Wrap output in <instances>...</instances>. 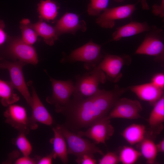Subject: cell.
<instances>
[{"label": "cell", "instance_id": "cell-22", "mask_svg": "<svg viewBox=\"0 0 164 164\" xmlns=\"http://www.w3.org/2000/svg\"><path fill=\"white\" fill-rule=\"evenodd\" d=\"M153 106L148 121L152 130L160 127L164 122V95Z\"/></svg>", "mask_w": 164, "mask_h": 164}, {"label": "cell", "instance_id": "cell-9", "mask_svg": "<svg viewBox=\"0 0 164 164\" xmlns=\"http://www.w3.org/2000/svg\"><path fill=\"white\" fill-rule=\"evenodd\" d=\"M136 9L135 4L107 8L98 16L96 22L103 28L112 29L114 26L117 20L130 18Z\"/></svg>", "mask_w": 164, "mask_h": 164}, {"label": "cell", "instance_id": "cell-29", "mask_svg": "<svg viewBox=\"0 0 164 164\" xmlns=\"http://www.w3.org/2000/svg\"><path fill=\"white\" fill-rule=\"evenodd\" d=\"M98 160L99 164H117L119 163V155L114 152H108Z\"/></svg>", "mask_w": 164, "mask_h": 164}, {"label": "cell", "instance_id": "cell-18", "mask_svg": "<svg viewBox=\"0 0 164 164\" xmlns=\"http://www.w3.org/2000/svg\"><path fill=\"white\" fill-rule=\"evenodd\" d=\"M54 137L50 140V142L53 145L52 152L53 158H59L64 164L68 162L67 149L65 139L60 131L56 127L52 128Z\"/></svg>", "mask_w": 164, "mask_h": 164}, {"label": "cell", "instance_id": "cell-14", "mask_svg": "<svg viewBox=\"0 0 164 164\" xmlns=\"http://www.w3.org/2000/svg\"><path fill=\"white\" fill-rule=\"evenodd\" d=\"M54 27L59 36L66 33L74 34L78 30L84 32L87 29L85 22L80 20L77 15L70 12L65 13Z\"/></svg>", "mask_w": 164, "mask_h": 164}, {"label": "cell", "instance_id": "cell-20", "mask_svg": "<svg viewBox=\"0 0 164 164\" xmlns=\"http://www.w3.org/2000/svg\"><path fill=\"white\" fill-rule=\"evenodd\" d=\"M145 125L134 123L126 128L121 134L129 144L133 145L140 143L145 138Z\"/></svg>", "mask_w": 164, "mask_h": 164}, {"label": "cell", "instance_id": "cell-26", "mask_svg": "<svg viewBox=\"0 0 164 164\" xmlns=\"http://www.w3.org/2000/svg\"><path fill=\"white\" fill-rule=\"evenodd\" d=\"M30 22L28 19H23L20 22V28L22 32V39L26 43L32 45L37 40L38 36L30 26Z\"/></svg>", "mask_w": 164, "mask_h": 164}, {"label": "cell", "instance_id": "cell-12", "mask_svg": "<svg viewBox=\"0 0 164 164\" xmlns=\"http://www.w3.org/2000/svg\"><path fill=\"white\" fill-rule=\"evenodd\" d=\"M52 88V94L46 98L49 104L55 108L62 106L70 100L74 90V84L71 80L66 81L57 80L50 77Z\"/></svg>", "mask_w": 164, "mask_h": 164}, {"label": "cell", "instance_id": "cell-17", "mask_svg": "<svg viewBox=\"0 0 164 164\" xmlns=\"http://www.w3.org/2000/svg\"><path fill=\"white\" fill-rule=\"evenodd\" d=\"M151 29L146 22L132 21L116 28L112 34V40L118 41L121 39L149 31Z\"/></svg>", "mask_w": 164, "mask_h": 164}, {"label": "cell", "instance_id": "cell-2", "mask_svg": "<svg viewBox=\"0 0 164 164\" xmlns=\"http://www.w3.org/2000/svg\"><path fill=\"white\" fill-rule=\"evenodd\" d=\"M73 97L86 98L95 94L99 89L100 83H104L106 77L104 73L97 66L82 76H77Z\"/></svg>", "mask_w": 164, "mask_h": 164}, {"label": "cell", "instance_id": "cell-4", "mask_svg": "<svg viewBox=\"0 0 164 164\" xmlns=\"http://www.w3.org/2000/svg\"><path fill=\"white\" fill-rule=\"evenodd\" d=\"M56 127L61 132L67 142L68 154L74 155L77 157L85 154L104 155L102 151L94 142L82 138L69 130L63 125L58 124Z\"/></svg>", "mask_w": 164, "mask_h": 164}, {"label": "cell", "instance_id": "cell-30", "mask_svg": "<svg viewBox=\"0 0 164 164\" xmlns=\"http://www.w3.org/2000/svg\"><path fill=\"white\" fill-rule=\"evenodd\" d=\"M76 161L77 163L80 164L97 163V161L94 159V155L89 154H84L77 157Z\"/></svg>", "mask_w": 164, "mask_h": 164}, {"label": "cell", "instance_id": "cell-6", "mask_svg": "<svg viewBox=\"0 0 164 164\" xmlns=\"http://www.w3.org/2000/svg\"><path fill=\"white\" fill-rule=\"evenodd\" d=\"M8 107L3 114L6 123L26 135L29 133L30 130L37 128V124L28 116L24 107L14 104Z\"/></svg>", "mask_w": 164, "mask_h": 164}, {"label": "cell", "instance_id": "cell-23", "mask_svg": "<svg viewBox=\"0 0 164 164\" xmlns=\"http://www.w3.org/2000/svg\"><path fill=\"white\" fill-rule=\"evenodd\" d=\"M59 9L56 2L51 0H42L38 5V10L40 18L47 21L55 18Z\"/></svg>", "mask_w": 164, "mask_h": 164}, {"label": "cell", "instance_id": "cell-35", "mask_svg": "<svg viewBox=\"0 0 164 164\" xmlns=\"http://www.w3.org/2000/svg\"><path fill=\"white\" fill-rule=\"evenodd\" d=\"M53 158L52 152L43 157L40 158L38 160V164H51L52 163V159Z\"/></svg>", "mask_w": 164, "mask_h": 164}, {"label": "cell", "instance_id": "cell-36", "mask_svg": "<svg viewBox=\"0 0 164 164\" xmlns=\"http://www.w3.org/2000/svg\"><path fill=\"white\" fill-rule=\"evenodd\" d=\"M156 148L158 152L164 153V139L161 140L158 144H156Z\"/></svg>", "mask_w": 164, "mask_h": 164}, {"label": "cell", "instance_id": "cell-39", "mask_svg": "<svg viewBox=\"0 0 164 164\" xmlns=\"http://www.w3.org/2000/svg\"><path fill=\"white\" fill-rule=\"evenodd\" d=\"M0 63H1V61H0V69H0Z\"/></svg>", "mask_w": 164, "mask_h": 164}, {"label": "cell", "instance_id": "cell-15", "mask_svg": "<svg viewBox=\"0 0 164 164\" xmlns=\"http://www.w3.org/2000/svg\"><path fill=\"white\" fill-rule=\"evenodd\" d=\"M129 88L141 100L148 102L151 105L155 104L164 95L162 90L152 82L133 86Z\"/></svg>", "mask_w": 164, "mask_h": 164}, {"label": "cell", "instance_id": "cell-11", "mask_svg": "<svg viewBox=\"0 0 164 164\" xmlns=\"http://www.w3.org/2000/svg\"><path fill=\"white\" fill-rule=\"evenodd\" d=\"M111 119L108 115L105 117L94 123L86 131H78L77 134L92 139L96 144H105L106 141L114 132V128L111 124Z\"/></svg>", "mask_w": 164, "mask_h": 164}, {"label": "cell", "instance_id": "cell-37", "mask_svg": "<svg viewBox=\"0 0 164 164\" xmlns=\"http://www.w3.org/2000/svg\"><path fill=\"white\" fill-rule=\"evenodd\" d=\"M142 8L144 10H148L149 7L147 3V0H140Z\"/></svg>", "mask_w": 164, "mask_h": 164}, {"label": "cell", "instance_id": "cell-25", "mask_svg": "<svg viewBox=\"0 0 164 164\" xmlns=\"http://www.w3.org/2000/svg\"><path fill=\"white\" fill-rule=\"evenodd\" d=\"M141 155L140 151L131 146H124L120 150L119 157L122 164H133Z\"/></svg>", "mask_w": 164, "mask_h": 164}, {"label": "cell", "instance_id": "cell-21", "mask_svg": "<svg viewBox=\"0 0 164 164\" xmlns=\"http://www.w3.org/2000/svg\"><path fill=\"white\" fill-rule=\"evenodd\" d=\"M14 89L11 82L0 79V98L4 106L8 107L19 100V97L15 92Z\"/></svg>", "mask_w": 164, "mask_h": 164}, {"label": "cell", "instance_id": "cell-31", "mask_svg": "<svg viewBox=\"0 0 164 164\" xmlns=\"http://www.w3.org/2000/svg\"><path fill=\"white\" fill-rule=\"evenodd\" d=\"M41 157L37 156L34 158H31L29 156L23 155L22 157L18 158L15 161V164H37L38 160Z\"/></svg>", "mask_w": 164, "mask_h": 164}, {"label": "cell", "instance_id": "cell-19", "mask_svg": "<svg viewBox=\"0 0 164 164\" xmlns=\"http://www.w3.org/2000/svg\"><path fill=\"white\" fill-rule=\"evenodd\" d=\"M30 26L35 31L38 36L42 37L46 43L52 46L59 37L54 27L42 20L34 23H29Z\"/></svg>", "mask_w": 164, "mask_h": 164}, {"label": "cell", "instance_id": "cell-16", "mask_svg": "<svg viewBox=\"0 0 164 164\" xmlns=\"http://www.w3.org/2000/svg\"><path fill=\"white\" fill-rule=\"evenodd\" d=\"M32 109L31 119L34 122L51 126L53 122V118L39 98L35 88L32 87Z\"/></svg>", "mask_w": 164, "mask_h": 164}, {"label": "cell", "instance_id": "cell-13", "mask_svg": "<svg viewBox=\"0 0 164 164\" xmlns=\"http://www.w3.org/2000/svg\"><path fill=\"white\" fill-rule=\"evenodd\" d=\"M142 110V106L138 101L122 98L117 101L108 116L111 119H137L142 118L140 113Z\"/></svg>", "mask_w": 164, "mask_h": 164}, {"label": "cell", "instance_id": "cell-28", "mask_svg": "<svg viewBox=\"0 0 164 164\" xmlns=\"http://www.w3.org/2000/svg\"><path fill=\"white\" fill-rule=\"evenodd\" d=\"M109 0H91L88 5V14L92 16H99L102 11L107 8Z\"/></svg>", "mask_w": 164, "mask_h": 164}, {"label": "cell", "instance_id": "cell-5", "mask_svg": "<svg viewBox=\"0 0 164 164\" xmlns=\"http://www.w3.org/2000/svg\"><path fill=\"white\" fill-rule=\"evenodd\" d=\"M144 40L136 50L135 54L155 57V59H164V44L163 31L155 26H151Z\"/></svg>", "mask_w": 164, "mask_h": 164}, {"label": "cell", "instance_id": "cell-27", "mask_svg": "<svg viewBox=\"0 0 164 164\" xmlns=\"http://www.w3.org/2000/svg\"><path fill=\"white\" fill-rule=\"evenodd\" d=\"M24 133L19 132L16 138L12 140L23 155L29 156L32 151V145Z\"/></svg>", "mask_w": 164, "mask_h": 164}, {"label": "cell", "instance_id": "cell-7", "mask_svg": "<svg viewBox=\"0 0 164 164\" xmlns=\"http://www.w3.org/2000/svg\"><path fill=\"white\" fill-rule=\"evenodd\" d=\"M131 57L128 55H117L105 54L97 66L105 74L106 79L117 83L121 78V70L125 65L129 64Z\"/></svg>", "mask_w": 164, "mask_h": 164}, {"label": "cell", "instance_id": "cell-33", "mask_svg": "<svg viewBox=\"0 0 164 164\" xmlns=\"http://www.w3.org/2000/svg\"><path fill=\"white\" fill-rule=\"evenodd\" d=\"M151 82L157 87L163 90L164 88V74L159 73L155 75L152 79Z\"/></svg>", "mask_w": 164, "mask_h": 164}, {"label": "cell", "instance_id": "cell-8", "mask_svg": "<svg viewBox=\"0 0 164 164\" xmlns=\"http://www.w3.org/2000/svg\"><path fill=\"white\" fill-rule=\"evenodd\" d=\"M26 63L20 61L11 62L4 61L1 62V69H6L9 71L11 81L14 88L22 95L27 104L31 106L32 97L26 84L22 70Z\"/></svg>", "mask_w": 164, "mask_h": 164}, {"label": "cell", "instance_id": "cell-1", "mask_svg": "<svg viewBox=\"0 0 164 164\" xmlns=\"http://www.w3.org/2000/svg\"><path fill=\"white\" fill-rule=\"evenodd\" d=\"M129 89L116 85L111 90L99 89L86 98L73 97L65 105L55 108L65 117L63 125L70 131L77 132L89 127L108 114L120 97Z\"/></svg>", "mask_w": 164, "mask_h": 164}, {"label": "cell", "instance_id": "cell-38", "mask_svg": "<svg viewBox=\"0 0 164 164\" xmlns=\"http://www.w3.org/2000/svg\"><path fill=\"white\" fill-rule=\"evenodd\" d=\"M115 2H123L124 0H114Z\"/></svg>", "mask_w": 164, "mask_h": 164}, {"label": "cell", "instance_id": "cell-3", "mask_svg": "<svg viewBox=\"0 0 164 164\" xmlns=\"http://www.w3.org/2000/svg\"><path fill=\"white\" fill-rule=\"evenodd\" d=\"M103 56L101 51V46L91 40L73 51L69 55L63 60L62 62H82L84 63V68L90 71L99 64Z\"/></svg>", "mask_w": 164, "mask_h": 164}, {"label": "cell", "instance_id": "cell-32", "mask_svg": "<svg viewBox=\"0 0 164 164\" xmlns=\"http://www.w3.org/2000/svg\"><path fill=\"white\" fill-rule=\"evenodd\" d=\"M152 12L155 16H159L162 18L164 17V0H162L160 5L154 4L152 8Z\"/></svg>", "mask_w": 164, "mask_h": 164}, {"label": "cell", "instance_id": "cell-24", "mask_svg": "<svg viewBox=\"0 0 164 164\" xmlns=\"http://www.w3.org/2000/svg\"><path fill=\"white\" fill-rule=\"evenodd\" d=\"M140 143L142 155L146 159L148 163L154 164L158 152L156 144L152 139L145 138Z\"/></svg>", "mask_w": 164, "mask_h": 164}, {"label": "cell", "instance_id": "cell-10", "mask_svg": "<svg viewBox=\"0 0 164 164\" xmlns=\"http://www.w3.org/2000/svg\"><path fill=\"white\" fill-rule=\"evenodd\" d=\"M7 53L12 58L26 64H37V54L32 45L25 42L22 38L12 39L8 43L6 49Z\"/></svg>", "mask_w": 164, "mask_h": 164}, {"label": "cell", "instance_id": "cell-34", "mask_svg": "<svg viewBox=\"0 0 164 164\" xmlns=\"http://www.w3.org/2000/svg\"><path fill=\"white\" fill-rule=\"evenodd\" d=\"M5 26L3 21L0 20V46L2 45L7 39V35L4 31Z\"/></svg>", "mask_w": 164, "mask_h": 164}]
</instances>
